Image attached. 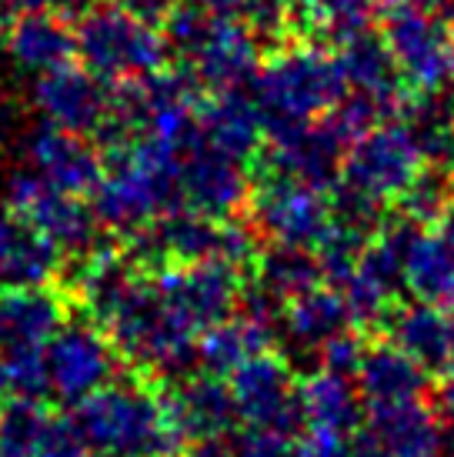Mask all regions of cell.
Here are the masks:
<instances>
[{"mask_svg": "<svg viewBox=\"0 0 454 457\" xmlns=\"http://www.w3.org/2000/svg\"><path fill=\"white\" fill-rule=\"evenodd\" d=\"M448 161H451V184H454V151H451V157H448Z\"/></svg>", "mask_w": 454, "mask_h": 457, "instance_id": "cell-51", "label": "cell"}, {"mask_svg": "<svg viewBox=\"0 0 454 457\" xmlns=\"http://www.w3.org/2000/svg\"><path fill=\"white\" fill-rule=\"evenodd\" d=\"M354 384H357V394H361L367 411H374V407L425 401L428 370L421 368V364H415L391 341L371 344V347H365L361 364L354 370Z\"/></svg>", "mask_w": 454, "mask_h": 457, "instance_id": "cell-23", "label": "cell"}, {"mask_svg": "<svg viewBox=\"0 0 454 457\" xmlns=\"http://www.w3.org/2000/svg\"><path fill=\"white\" fill-rule=\"evenodd\" d=\"M190 4H198L217 17H238L240 11H248V0H190Z\"/></svg>", "mask_w": 454, "mask_h": 457, "instance_id": "cell-46", "label": "cell"}, {"mask_svg": "<svg viewBox=\"0 0 454 457\" xmlns=\"http://www.w3.org/2000/svg\"><path fill=\"white\" fill-rule=\"evenodd\" d=\"M51 394L44 351L38 347H4L0 351V401L24 404Z\"/></svg>", "mask_w": 454, "mask_h": 457, "instance_id": "cell-35", "label": "cell"}, {"mask_svg": "<svg viewBox=\"0 0 454 457\" xmlns=\"http://www.w3.org/2000/svg\"><path fill=\"white\" fill-rule=\"evenodd\" d=\"M391 344L428 374H451L454 370V314L441 307L408 304L391 311L388 318Z\"/></svg>", "mask_w": 454, "mask_h": 457, "instance_id": "cell-25", "label": "cell"}, {"mask_svg": "<svg viewBox=\"0 0 454 457\" xmlns=\"http://www.w3.org/2000/svg\"><path fill=\"white\" fill-rule=\"evenodd\" d=\"M374 4V11H381L384 17L394 11H401V7H415V0H371Z\"/></svg>", "mask_w": 454, "mask_h": 457, "instance_id": "cell-47", "label": "cell"}, {"mask_svg": "<svg viewBox=\"0 0 454 457\" xmlns=\"http://www.w3.org/2000/svg\"><path fill=\"white\" fill-rule=\"evenodd\" d=\"M234 447H238V457H298V447L290 445V437L271 431H244Z\"/></svg>", "mask_w": 454, "mask_h": 457, "instance_id": "cell-40", "label": "cell"}, {"mask_svg": "<svg viewBox=\"0 0 454 457\" xmlns=\"http://www.w3.org/2000/svg\"><path fill=\"white\" fill-rule=\"evenodd\" d=\"M198 137L214 147V151L234 157V161H251L261 151L267 137L265 114L251 94L244 90H221L211 94V101H201L198 111Z\"/></svg>", "mask_w": 454, "mask_h": 457, "instance_id": "cell-21", "label": "cell"}, {"mask_svg": "<svg viewBox=\"0 0 454 457\" xmlns=\"http://www.w3.org/2000/svg\"><path fill=\"white\" fill-rule=\"evenodd\" d=\"M361 404L357 384L348 374L317 368L301 381V428H307V437L354 445V434L361 431Z\"/></svg>", "mask_w": 454, "mask_h": 457, "instance_id": "cell-20", "label": "cell"}, {"mask_svg": "<svg viewBox=\"0 0 454 457\" xmlns=\"http://www.w3.org/2000/svg\"><path fill=\"white\" fill-rule=\"evenodd\" d=\"M4 44H7L13 64L38 77L67 67L77 54L74 27L51 11L11 21L4 30Z\"/></svg>", "mask_w": 454, "mask_h": 457, "instance_id": "cell-26", "label": "cell"}, {"mask_svg": "<svg viewBox=\"0 0 454 457\" xmlns=\"http://www.w3.org/2000/svg\"><path fill=\"white\" fill-rule=\"evenodd\" d=\"M57 0H0V24H11L17 17L51 11Z\"/></svg>", "mask_w": 454, "mask_h": 457, "instance_id": "cell-43", "label": "cell"}, {"mask_svg": "<svg viewBox=\"0 0 454 457\" xmlns=\"http://www.w3.org/2000/svg\"><path fill=\"white\" fill-rule=\"evenodd\" d=\"M7 207L13 217H21L27 228H34L40 237L61 251V254H90L97 237V217L84 197L67 194L47 184L34 170L13 174L7 184Z\"/></svg>", "mask_w": 454, "mask_h": 457, "instance_id": "cell-10", "label": "cell"}, {"mask_svg": "<svg viewBox=\"0 0 454 457\" xmlns=\"http://www.w3.org/2000/svg\"><path fill=\"white\" fill-rule=\"evenodd\" d=\"M177 194L181 204L214 220H231L251 201V180L244 164L227 154L207 147L201 137L188 144L177 167Z\"/></svg>", "mask_w": 454, "mask_h": 457, "instance_id": "cell-15", "label": "cell"}, {"mask_svg": "<svg viewBox=\"0 0 454 457\" xmlns=\"http://www.w3.org/2000/svg\"><path fill=\"white\" fill-rule=\"evenodd\" d=\"M441 451V420L425 401L374 407L367 411V424L354 434V457H438Z\"/></svg>", "mask_w": 454, "mask_h": 457, "instance_id": "cell-18", "label": "cell"}, {"mask_svg": "<svg viewBox=\"0 0 454 457\" xmlns=\"http://www.w3.org/2000/svg\"><path fill=\"white\" fill-rule=\"evenodd\" d=\"M251 211L271 244L317 251L331 234V197L298 178L265 170V180L251 194Z\"/></svg>", "mask_w": 454, "mask_h": 457, "instance_id": "cell-11", "label": "cell"}, {"mask_svg": "<svg viewBox=\"0 0 454 457\" xmlns=\"http://www.w3.org/2000/svg\"><path fill=\"white\" fill-rule=\"evenodd\" d=\"M404 287L417 304L454 311V251L441 234L417 230L404 251Z\"/></svg>", "mask_w": 454, "mask_h": 457, "instance_id": "cell-31", "label": "cell"}, {"mask_svg": "<svg viewBox=\"0 0 454 457\" xmlns=\"http://www.w3.org/2000/svg\"><path fill=\"white\" fill-rule=\"evenodd\" d=\"M438 228H441V241L454 251V207H448V214L441 217V224H438Z\"/></svg>", "mask_w": 454, "mask_h": 457, "instance_id": "cell-48", "label": "cell"}, {"mask_svg": "<svg viewBox=\"0 0 454 457\" xmlns=\"http://www.w3.org/2000/svg\"><path fill=\"white\" fill-rule=\"evenodd\" d=\"M444 34H448V54H451V74H454V11L444 13Z\"/></svg>", "mask_w": 454, "mask_h": 457, "instance_id": "cell-49", "label": "cell"}, {"mask_svg": "<svg viewBox=\"0 0 454 457\" xmlns=\"http://www.w3.org/2000/svg\"><path fill=\"white\" fill-rule=\"evenodd\" d=\"M451 191L454 184L451 178H441L438 170H428L425 167V174L408 187L401 201V217L404 220H411L415 228H428V224H441V217L448 214V207H451Z\"/></svg>", "mask_w": 454, "mask_h": 457, "instance_id": "cell-37", "label": "cell"}, {"mask_svg": "<svg viewBox=\"0 0 454 457\" xmlns=\"http://www.w3.org/2000/svg\"><path fill=\"white\" fill-rule=\"evenodd\" d=\"M54 414L40 401L4 404L0 411V457H34Z\"/></svg>", "mask_w": 454, "mask_h": 457, "instance_id": "cell-36", "label": "cell"}, {"mask_svg": "<svg viewBox=\"0 0 454 457\" xmlns=\"http://www.w3.org/2000/svg\"><path fill=\"white\" fill-rule=\"evenodd\" d=\"M67 4H71V7H77V11L84 13L88 7H94V4H101V0H67Z\"/></svg>", "mask_w": 454, "mask_h": 457, "instance_id": "cell-50", "label": "cell"}, {"mask_svg": "<svg viewBox=\"0 0 454 457\" xmlns=\"http://www.w3.org/2000/svg\"><path fill=\"white\" fill-rule=\"evenodd\" d=\"M378 457H398V454H378Z\"/></svg>", "mask_w": 454, "mask_h": 457, "instance_id": "cell-52", "label": "cell"}, {"mask_svg": "<svg viewBox=\"0 0 454 457\" xmlns=\"http://www.w3.org/2000/svg\"><path fill=\"white\" fill-rule=\"evenodd\" d=\"M101 328L117 354L154 374H181L190 361H198V334L167 311L147 278Z\"/></svg>", "mask_w": 454, "mask_h": 457, "instance_id": "cell-7", "label": "cell"}, {"mask_svg": "<svg viewBox=\"0 0 454 457\" xmlns=\"http://www.w3.org/2000/svg\"><path fill=\"white\" fill-rule=\"evenodd\" d=\"M67 307L51 287H11L0 291V341L4 347H38L63 328Z\"/></svg>", "mask_w": 454, "mask_h": 457, "instance_id": "cell-27", "label": "cell"}, {"mask_svg": "<svg viewBox=\"0 0 454 457\" xmlns=\"http://www.w3.org/2000/svg\"><path fill=\"white\" fill-rule=\"evenodd\" d=\"M231 397L234 414L248 431H271L290 437L301 428V384L294 381V370L281 354H265L244 361L231 374Z\"/></svg>", "mask_w": 454, "mask_h": 457, "instance_id": "cell-12", "label": "cell"}, {"mask_svg": "<svg viewBox=\"0 0 454 457\" xmlns=\"http://www.w3.org/2000/svg\"><path fill=\"white\" fill-rule=\"evenodd\" d=\"M348 144L338 137V130L321 117L315 124H294V128H267V174L298 178L315 187H328L338 178L344 164Z\"/></svg>", "mask_w": 454, "mask_h": 457, "instance_id": "cell-16", "label": "cell"}, {"mask_svg": "<svg viewBox=\"0 0 454 457\" xmlns=\"http://www.w3.org/2000/svg\"><path fill=\"white\" fill-rule=\"evenodd\" d=\"M61 267V251L21 217L0 214V291L44 287Z\"/></svg>", "mask_w": 454, "mask_h": 457, "instance_id": "cell-28", "label": "cell"}, {"mask_svg": "<svg viewBox=\"0 0 454 457\" xmlns=\"http://www.w3.org/2000/svg\"><path fill=\"white\" fill-rule=\"evenodd\" d=\"M34 457H88V447H84V441H80L74 420H63L54 414L51 428H47V434L40 437Z\"/></svg>", "mask_w": 454, "mask_h": 457, "instance_id": "cell-39", "label": "cell"}, {"mask_svg": "<svg viewBox=\"0 0 454 457\" xmlns=\"http://www.w3.org/2000/svg\"><path fill=\"white\" fill-rule=\"evenodd\" d=\"M27 161L38 178L67 194H77V197L94 194V187L104 178L101 151L84 134L51 128V124H44L27 140Z\"/></svg>", "mask_w": 454, "mask_h": 457, "instance_id": "cell-19", "label": "cell"}, {"mask_svg": "<svg viewBox=\"0 0 454 457\" xmlns=\"http://www.w3.org/2000/svg\"><path fill=\"white\" fill-rule=\"evenodd\" d=\"M0 351H4V341H0Z\"/></svg>", "mask_w": 454, "mask_h": 457, "instance_id": "cell-53", "label": "cell"}, {"mask_svg": "<svg viewBox=\"0 0 454 457\" xmlns=\"http://www.w3.org/2000/svg\"><path fill=\"white\" fill-rule=\"evenodd\" d=\"M384 44H388L394 67L408 90L428 94V90H444L448 80H454L444 21H434L431 11L401 7V11L388 13Z\"/></svg>", "mask_w": 454, "mask_h": 457, "instance_id": "cell-14", "label": "cell"}, {"mask_svg": "<svg viewBox=\"0 0 454 457\" xmlns=\"http://www.w3.org/2000/svg\"><path fill=\"white\" fill-rule=\"evenodd\" d=\"M74 428L88 454L171 457L181 445L167 401L144 381H111L77 404Z\"/></svg>", "mask_w": 454, "mask_h": 457, "instance_id": "cell-2", "label": "cell"}, {"mask_svg": "<svg viewBox=\"0 0 454 457\" xmlns=\"http://www.w3.org/2000/svg\"><path fill=\"white\" fill-rule=\"evenodd\" d=\"M44 364L54 397L77 407L114 381L117 351L101 324L63 320V328L44 347Z\"/></svg>", "mask_w": 454, "mask_h": 457, "instance_id": "cell-13", "label": "cell"}, {"mask_svg": "<svg viewBox=\"0 0 454 457\" xmlns=\"http://www.w3.org/2000/svg\"><path fill=\"white\" fill-rule=\"evenodd\" d=\"M371 13H374L371 0H298V21L334 44L371 30L367 27Z\"/></svg>", "mask_w": 454, "mask_h": 457, "instance_id": "cell-34", "label": "cell"}, {"mask_svg": "<svg viewBox=\"0 0 454 457\" xmlns=\"http://www.w3.org/2000/svg\"><path fill=\"white\" fill-rule=\"evenodd\" d=\"M348 90L338 54L321 47H281L261 61L251 97L265 114V128H294L328 117Z\"/></svg>", "mask_w": 454, "mask_h": 457, "instance_id": "cell-4", "label": "cell"}, {"mask_svg": "<svg viewBox=\"0 0 454 457\" xmlns=\"http://www.w3.org/2000/svg\"><path fill=\"white\" fill-rule=\"evenodd\" d=\"M181 154H184L181 147L154 137H138L111 151V161H104V178L94 187V204H90L97 224L114 234L134 237L144 228H151L154 220H161L167 211L181 207L177 194Z\"/></svg>", "mask_w": 454, "mask_h": 457, "instance_id": "cell-1", "label": "cell"}, {"mask_svg": "<svg viewBox=\"0 0 454 457\" xmlns=\"http://www.w3.org/2000/svg\"><path fill=\"white\" fill-rule=\"evenodd\" d=\"M114 4L130 13H138L144 21H151V24H164L181 0H114Z\"/></svg>", "mask_w": 454, "mask_h": 457, "instance_id": "cell-42", "label": "cell"}, {"mask_svg": "<svg viewBox=\"0 0 454 457\" xmlns=\"http://www.w3.org/2000/svg\"><path fill=\"white\" fill-rule=\"evenodd\" d=\"M34 107L40 111L44 124L88 137V134H97L111 114V94L101 77H94L88 67L67 64L38 77Z\"/></svg>", "mask_w": 454, "mask_h": 457, "instance_id": "cell-17", "label": "cell"}, {"mask_svg": "<svg viewBox=\"0 0 454 457\" xmlns=\"http://www.w3.org/2000/svg\"><path fill=\"white\" fill-rule=\"evenodd\" d=\"M167 414L181 441H207V437H227L234 428V397L221 378L214 374H190L174 384L167 394Z\"/></svg>", "mask_w": 454, "mask_h": 457, "instance_id": "cell-22", "label": "cell"}, {"mask_svg": "<svg viewBox=\"0 0 454 457\" xmlns=\"http://www.w3.org/2000/svg\"><path fill=\"white\" fill-rule=\"evenodd\" d=\"M438 414H441V420L454 431V370L444 374V384L441 391H438Z\"/></svg>", "mask_w": 454, "mask_h": 457, "instance_id": "cell-45", "label": "cell"}, {"mask_svg": "<svg viewBox=\"0 0 454 457\" xmlns=\"http://www.w3.org/2000/svg\"><path fill=\"white\" fill-rule=\"evenodd\" d=\"M271 341H274V328L240 311L238 318L231 314L211 330H204L198 341V364L204 368V374L231 378L244 361L271 351Z\"/></svg>", "mask_w": 454, "mask_h": 457, "instance_id": "cell-30", "label": "cell"}, {"mask_svg": "<svg viewBox=\"0 0 454 457\" xmlns=\"http://www.w3.org/2000/svg\"><path fill=\"white\" fill-rule=\"evenodd\" d=\"M361 354H365V344L357 341L351 330H348V334L334 337V341L321 351V368L338 370V374L354 378V370H357V364H361Z\"/></svg>", "mask_w": 454, "mask_h": 457, "instance_id": "cell-41", "label": "cell"}, {"mask_svg": "<svg viewBox=\"0 0 454 457\" xmlns=\"http://www.w3.org/2000/svg\"><path fill=\"white\" fill-rule=\"evenodd\" d=\"M188 457H238V447L231 437H207V441H194Z\"/></svg>", "mask_w": 454, "mask_h": 457, "instance_id": "cell-44", "label": "cell"}, {"mask_svg": "<svg viewBox=\"0 0 454 457\" xmlns=\"http://www.w3.org/2000/svg\"><path fill=\"white\" fill-rule=\"evenodd\" d=\"M425 161L428 157L421 154L404 120H381L348 147L340 184L374 204L401 201L408 187L425 174Z\"/></svg>", "mask_w": 454, "mask_h": 457, "instance_id": "cell-8", "label": "cell"}, {"mask_svg": "<svg viewBox=\"0 0 454 457\" xmlns=\"http://www.w3.org/2000/svg\"><path fill=\"white\" fill-rule=\"evenodd\" d=\"M354 324L351 311L344 304L338 287H324L317 284L311 291L298 294L294 301L284 304L281 314V328L290 337V344H298L301 351H324L334 337L348 334Z\"/></svg>", "mask_w": 454, "mask_h": 457, "instance_id": "cell-29", "label": "cell"}, {"mask_svg": "<svg viewBox=\"0 0 454 457\" xmlns=\"http://www.w3.org/2000/svg\"><path fill=\"white\" fill-rule=\"evenodd\" d=\"M157 297L188 330L201 341L204 330L231 318L240 301V267L224 261L204 264H167L151 278Z\"/></svg>", "mask_w": 454, "mask_h": 457, "instance_id": "cell-9", "label": "cell"}, {"mask_svg": "<svg viewBox=\"0 0 454 457\" xmlns=\"http://www.w3.org/2000/svg\"><path fill=\"white\" fill-rule=\"evenodd\" d=\"M248 27L257 37H284L298 21V0H248Z\"/></svg>", "mask_w": 454, "mask_h": 457, "instance_id": "cell-38", "label": "cell"}, {"mask_svg": "<svg viewBox=\"0 0 454 457\" xmlns=\"http://www.w3.org/2000/svg\"><path fill=\"white\" fill-rule=\"evenodd\" d=\"M404 128L411 130L421 154L428 161H448L454 151V94L444 90H428V94H408L401 107Z\"/></svg>", "mask_w": 454, "mask_h": 457, "instance_id": "cell-33", "label": "cell"}, {"mask_svg": "<svg viewBox=\"0 0 454 457\" xmlns=\"http://www.w3.org/2000/svg\"><path fill=\"white\" fill-rule=\"evenodd\" d=\"M338 61L340 71H344V80H348V87L354 94H365L371 101H378L384 111H398L401 114V107L411 90L404 87L384 37L365 30V34H354V37L340 40Z\"/></svg>", "mask_w": 454, "mask_h": 457, "instance_id": "cell-24", "label": "cell"}, {"mask_svg": "<svg viewBox=\"0 0 454 457\" xmlns=\"http://www.w3.org/2000/svg\"><path fill=\"white\" fill-rule=\"evenodd\" d=\"M321 280H324V274H321L315 251L271 244L265 254L254 257V287L278 297L281 304H288L298 294L317 287Z\"/></svg>", "mask_w": 454, "mask_h": 457, "instance_id": "cell-32", "label": "cell"}, {"mask_svg": "<svg viewBox=\"0 0 454 457\" xmlns=\"http://www.w3.org/2000/svg\"><path fill=\"white\" fill-rule=\"evenodd\" d=\"M257 244L244 224L214 220L190 207H174L151 228L134 234V261L144 267L167 264H204V261H224L231 267L254 264Z\"/></svg>", "mask_w": 454, "mask_h": 457, "instance_id": "cell-6", "label": "cell"}, {"mask_svg": "<svg viewBox=\"0 0 454 457\" xmlns=\"http://www.w3.org/2000/svg\"><path fill=\"white\" fill-rule=\"evenodd\" d=\"M77 57L104 84H130L161 74L167 64L164 30L117 4H94L74 27Z\"/></svg>", "mask_w": 454, "mask_h": 457, "instance_id": "cell-5", "label": "cell"}, {"mask_svg": "<svg viewBox=\"0 0 454 457\" xmlns=\"http://www.w3.org/2000/svg\"><path fill=\"white\" fill-rule=\"evenodd\" d=\"M161 30L171 51L184 57L188 74L211 94L240 90L261 71V37L238 17H217L188 0L177 4Z\"/></svg>", "mask_w": 454, "mask_h": 457, "instance_id": "cell-3", "label": "cell"}]
</instances>
